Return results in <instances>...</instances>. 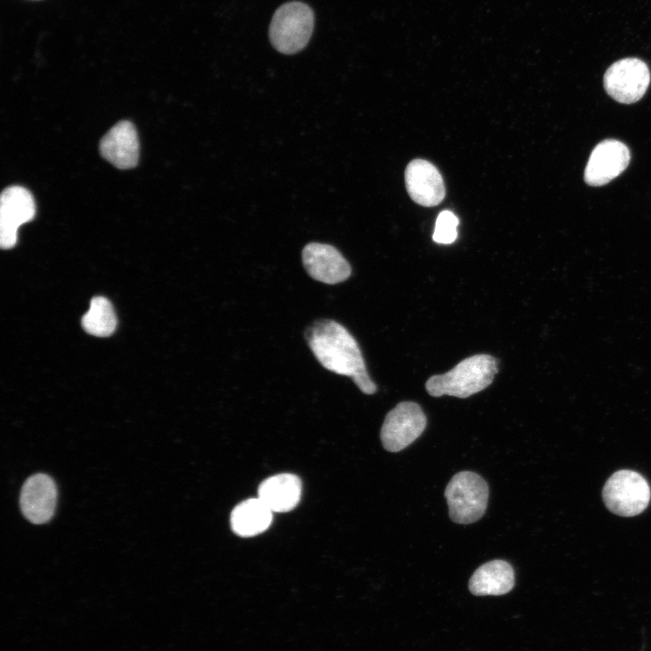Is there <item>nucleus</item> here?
Returning <instances> with one entry per match:
<instances>
[{
  "instance_id": "1a4fd4ad",
  "label": "nucleus",
  "mask_w": 651,
  "mask_h": 651,
  "mask_svg": "<svg viewBox=\"0 0 651 651\" xmlns=\"http://www.w3.org/2000/svg\"><path fill=\"white\" fill-rule=\"evenodd\" d=\"M627 146L616 139H605L592 150L584 171V180L591 186H601L618 176L628 165Z\"/></svg>"
},
{
  "instance_id": "f257e3e1",
  "label": "nucleus",
  "mask_w": 651,
  "mask_h": 651,
  "mask_svg": "<svg viewBox=\"0 0 651 651\" xmlns=\"http://www.w3.org/2000/svg\"><path fill=\"white\" fill-rule=\"evenodd\" d=\"M307 344L326 370L350 377L365 394L376 392L363 354L355 338L341 324L332 319L315 321L305 334Z\"/></svg>"
},
{
  "instance_id": "f03ea898",
  "label": "nucleus",
  "mask_w": 651,
  "mask_h": 651,
  "mask_svg": "<svg viewBox=\"0 0 651 651\" xmlns=\"http://www.w3.org/2000/svg\"><path fill=\"white\" fill-rule=\"evenodd\" d=\"M498 372L497 361L489 354H475L460 361L450 371L426 382L429 395L467 398L488 387Z\"/></svg>"
},
{
  "instance_id": "6e6552de",
  "label": "nucleus",
  "mask_w": 651,
  "mask_h": 651,
  "mask_svg": "<svg viewBox=\"0 0 651 651\" xmlns=\"http://www.w3.org/2000/svg\"><path fill=\"white\" fill-rule=\"evenodd\" d=\"M35 202L26 188L19 185L6 187L0 199V245L8 250L15 246L18 228L35 215Z\"/></svg>"
},
{
  "instance_id": "4468645a",
  "label": "nucleus",
  "mask_w": 651,
  "mask_h": 651,
  "mask_svg": "<svg viewBox=\"0 0 651 651\" xmlns=\"http://www.w3.org/2000/svg\"><path fill=\"white\" fill-rule=\"evenodd\" d=\"M302 484L293 474L283 473L265 479L259 486L258 497L273 513L294 509L301 497Z\"/></svg>"
},
{
  "instance_id": "0eeeda50",
  "label": "nucleus",
  "mask_w": 651,
  "mask_h": 651,
  "mask_svg": "<svg viewBox=\"0 0 651 651\" xmlns=\"http://www.w3.org/2000/svg\"><path fill=\"white\" fill-rule=\"evenodd\" d=\"M607 93L624 104L638 101L650 83L647 65L637 58H624L614 62L603 77Z\"/></svg>"
},
{
  "instance_id": "9b49d317",
  "label": "nucleus",
  "mask_w": 651,
  "mask_h": 651,
  "mask_svg": "<svg viewBox=\"0 0 651 651\" xmlns=\"http://www.w3.org/2000/svg\"><path fill=\"white\" fill-rule=\"evenodd\" d=\"M57 487L48 475L37 473L24 483L20 494V507L24 516L33 524L49 522L55 512Z\"/></svg>"
},
{
  "instance_id": "f8f14e48",
  "label": "nucleus",
  "mask_w": 651,
  "mask_h": 651,
  "mask_svg": "<svg viewBox=\"0 0 651 651\" xmlns=\"http://www.w3.org/2000/svg\"><path fill=\"white\" fill-rule=\"evenodd\" d=\"M404 176L408 193L416 203L432 207L443 201L446 194L443 178L430 162L424 159L410 161Z\"/></svg>"
},
{
  "instance_id": "a211bd4d",
  "label": "nucleus",
  "mask_w": 651,
  "mask_h": 651,
  "mask_svg": "<svg viewBox=\"0 0 651 651\" xmlns=\"http://www.w3.org/2000/svg\"><path fill=\"white\" fill-rule=\"evenodd\" d=\"M458 219L452 212H441L436 221L433 241L442 244L452 243L458 236Z\"/></svg>"
},
{
  "instance_id": "ddd939ff",
  "label": "nucleus",
  "mask_w": 651,
  "mask_h": 651,
  "mask_svg": "<svg viewBox=\"0 0 651 651\" xmlns=\"http://www.w3.org/2000/svg\"><path fill=\"white\" fill-rule=\"evenodd\" d=\"M100 155L119 169L137 165L139 156V142L135 126L127 120L112 127L102 137Z\"/></svg>"
},
{
  "instance_id": "2eb2a0df",
  "label": "nucleus",
  "mask_w": 651,
  "mask_h": 651,
  "mask_svg": "<svg viewBox=\"0 0 651 651\" xmlns=\"http://www.w3.org/2000/svg\"><path fill=\"white\" fill-rule=\"evenodd\" d=\"M514 585V572L510 563L493 560L478 567L468 583L470 592L476 596L503 595Z\"/></svg>"
},
{
  "instance_id": "dca6fc26",
  "label": "nucleus",
  "mask_w": 651,
  "mask_h": 651,
  "mask_svg": "<svg viewBox=\"0 0 651 651\" xmlns=\"http://www.w3.org/2000/svg\"><path fill=\"white\" fill-rule=\"evenodd\" d=\"M272 514L273 512L259 497L244 500L231 512V529L242 537L255 536L269 528Z\"/></svg>"
},
{
  "instance_id": "20e7f679",
  "label": "nucleus",
  "mask_w": 651,
  "mask_h": 651,
  "mask_svg": "<svg viewBox=\"0 0 651 651\" xmlns=\"http://www.w3.org/2000/svg\"><path fill=\"white\" fill-rule=\"evenodd\" d=\"M444 495L450 519L456 524H468L478 521L485 514L489 488L478 474L461 471L450 479Z\"/></svg>"
},
{
  "instance_id": "39448f33",
  "label": "nucleus",
  "mask_w": 651,
  "mask_h": 651,
  "mask_svg": "<svg viewBox=\"0 0 651 651\" xmlns=\"http://www.w3.org/2000/svg\"><path fill=\"white\" fill-rule=\"evenodd\" d=\"M646 480L637 472L619 470L606 482L602 496L606 506L621 516H634L643 512L650 500Z\"/></svg>"
},
{
  "instance_id": "f3484780",
  "label": "nucleus",
  "mask_w": 651,
  "mask_h": 651,
  "mask_svg": "<svg viewBox=\"0 0 651 651\" xmlns=\"http://www.w3.org/2000/svg\"><path fill=\"white\" fill-rule=\"evenodd\" d=\"M81 325L87 333L95 336L112 335L117 327V316L110 301L100 296L93 297Z\"/></svg>"
},
{
  "instance_id": "423d86ee",
  "label": "nucleus",
  "mask_w": 651,
  "mask_h": 651,
  "mask_svg": "<svg viewBox=\"0 0 651 651\" xmlns=\"http://www.w3.org/2000/svg\"><path fill=\"white\" fill-rule=\"evenodd\" d=\"M426 425L427 418L418 403L400 402L385 416L380 433L382 444L387 451H401L422 434Z\"/></svg>"
},
{
  "instance_id": "9d476101",
  "label": "nucleus",
  "mask_w": 651,
  "mask_h": 651,
  "mask_svg": "<svg viewBox=\"0 0 651 651\" xmlns=\"http://www.w3.org/2000/svg\"><path fill=\"white\" fill-rule=\"evenodd\" d=\"M302 262L307 274L315 280L326 284H337L346 280L352 273L347 259L334 246L310 242L302 250Z\"/></svg>"
},
{
  "instance_id": "7ed1b4c3",
  "label": "nucleus",
  "mask_w": 651,
  "mask_h": 651,
  "mask_svg": "<svg viewBox=\"0 0 651 651\" xmlns=\"http://www.w3.org/2000/svg\"><path fill=\"white\" fill-rule=\"evenodd\" d=\"M315 16L309 5L292 1L279 6L269 25L272 46L283 54H294L308 43L314 29Z\"/></svg>"
}]
</instances>
